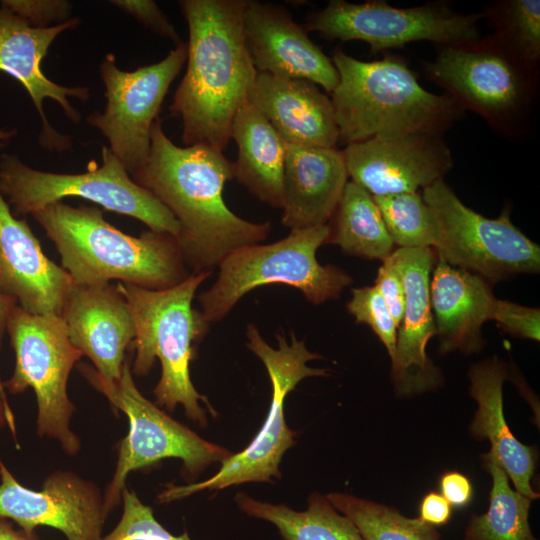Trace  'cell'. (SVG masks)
<instances>
[{
	"label": "cell",
	"instance_id": "33",
	"mask_svg": "<svg viewBox=\"0 0 540 540\" xmlns=\"http://www.w3.org/2000/svg\"><path fill=\"white\" fill-rule=\"evenodd\" d=\"M123 511L118 523L102 540H191L187 531L170 533L154 517L153 509L145 505L135 491L125 487L121 494Z\"/></svg>",
	"mask_w": 540,
	"mask_h": 540
},
{
	"label": "cell",
	"instance_id": "12",
	"mask_svg": "<svg viewBox=\"0 0 540 540\" xmlns=\"http://www.w3.org/2000/svg\"><path fill=\"white\" fill-rule=\"evenodd\" d=\"M421 195L438 221L437 256L451 266L489 284L539 272L540 247L511 222L508 209L498 218H486L467 207L443 179L423 188Z\"/></svg>",
	"mask_w": 540,
	"mask_h": 540
},
{
	"label": "cell",
	"instance_id": "28",
	"mask_svg": "<svg viewBox=\"0 0 540 540\" xmlns=\"http://www.w3.org/2000/svg\"><path fill=\"white\" fill-rule=\"evenodd\" d=\"M326 244H335L348 255L385 261L394 251L381 212L372 195L353 181L345 185L327 223Z\"/></svg>",
	"mask_w": 540,
	"mask_h": 540
},
{
	"label": "cell",
	"instance_id": "27",
	"mask_svg": "<svg viewBox=\"0 0 540 540\" xmlns=\"http://www.w3.org/2000/svg\"><path fill=\"white\" fill-rule=\"evenodd\" d=\"M235 502L246 515L272 523L283 540H364L352 521L317 492L309 496L303 511L260 501L244 492L236 494Z\"/></svg>",
	"mask_w": 540,
	"mask_h": 540
},
{
	"label": "cell",
	"instance_id": "15",
	"mask_svg": "<svg viewBox=\"0 0 540 540\" xmlns=\"http://www.w3.org/2000/svg\"><path fill=\"white\" fill-rule=\"evenodd\" d=\"M0 517L30 535L45 526L66 540H102L108 516L104 496L91 480L73 471L49 474L40 491L20 484L0 458Z\"/></svg>",
	"mask_w": 540,
	"mask_h": 540
},
{
	"label": "cell",
	"instance_id": "38",
	"mask_svg": "<svg viewBox=\"0 0 540 540\" xmlns=\"http://www.w3.org/2000/svg\"><path fill=\"white\" fill-rule=\"evenodd\" d=\"M374 286L381 294L398 328L404 313L405 290L401 276L389 258L380 266Z\"/></svg>",
	"mask_w": 540,
	"mask_h": 540
},
{
	"label": "cell",
	"instance_id": "43",
	"mask_svg": "<svg viewBox=\"0 0 540 540\" xmlns=\"http://www.w3.org/2000/svg\"><path fill=\"white\" fill-rule=\"evenodd\" d=\"M8 426L11 432L15 436V420L13 412L8 404V402H4L0 399V427Z\"/></svg>",
	"mask_w": 540,
	"mask_h": 540
},
{
	"label": "cell",
	"instance_id": "13",
	"mask_svg": "<svg viewBox=\"0 0 540 540\" xmlns=\"http://www.w3.org/2000/svg\"><path fill=\"white\" fill-rule=\"evenodd\" d=\"M484 17V13L455 12L442 2L396 8L383 0H331L325 8L310 14L304 27L307 32H317L331 40L366 42L375 54L414 41H431L441 46L477 41L478 22Z\"/></svg>",
	"mask_w": 540,
	"mask_h": 540
},
{
	"label": "cell",
	"instance_id": "29",
	"mask_svg": "<svg viewBox=\"0 0 540 540\" xmlns=\"http://www.w3.org/2000/svg\"><path fill=\"white\" fill-rule=\"evenodd\" d=\"M482 463L492 478L489 506L485 513L470 517L463 540H539L529 523L532 500L511 488L492 454H483Z\"/></svg>",
	"mask_w": 540,
	"mask_h": 540
},
{
	"label": "cell",
	"instance_id": "44",
	"mask_svg": "<svg viewBox=\"0 0 540 540\" xmlns=\"http://www.w3.org/2000/svg\"><path fill=\"white\" fill-rule=\"evenodd\" d=\"M16 134V130L0 129V149L3 148Z\"/></svg>",
	"mask_w": 540,
	"mask_h": 540
},
{
	"label": "cell",
	"instance_id": "45",
	"mask_svg": "<svg viewBox=\"0 0 540 540\" xmlns=\"http://www.w3.org/2000/svg\"><path fill=\"white\" fill-rule=\"evenodd\" d=\"M4 387H3V384L0 382V399L3 400L4 402H7V399H6V395H5V391H4Z\"/></svg>",
	"mask_w": 540,
	"mask_h": 540
},
{
	"label": "cell",
	"instance_id": "35",
	"mask_svg": "<svg viewBox=\"0 0 540 540\" xmlns=\"http://www.w3.org/2000/svg\"><path fill=\"white\" fill-rule=\"evenodd\" d=\"M491 320L512 336L540 340V310L496 298Z\"/></svg>",
	"mask_w": 540,
	"mask_h": 540
},
{
	"label": "cell",
	"instance_id": "36",
	"mask_svg": "<svg viewBox=\"0 0 540 540\" xmlns=\"http://www.w3.org/2000/svg\"><path fill=\"white\" fill-rule=\"evenodd\" d=\"M0 3L31 26L40 28L54 21L69 20L72 9L71 3L64 0H2Z\"/></svg>",
	"mask_w": 540,
	"mask_h": 540
},
{
	"label": "cell",
	"instance_id": "31",
	"mask_svg": "<svg viewBox=\"0 0 540 540\" xmlns=\"http://www.w3.org/2000/svg\"><path fill=\"white\" fill-rule=\"evenodd\" d=\"M495 39L517 60L536 71L540 61V1L506 0L484 12Z\"/></svg>",
	"mask_w": 540,
	"mask_h": 540
},
{
	"label": "cell",
	"instance_id": "10",
	"mask_svg": "<svg viewBox=\"0 0 540 540\" xmlns=\"http://www.w3.org/2000/svg\"><path fill=\"white\" fill-rule=\"evenodd\" d=\"M426 76L465 110L504 133L520 131L536 94V71L510 54L496 39L444 45Z\"/></svg>",
	"mask_w": 540,
	"mask_h": 540
},
{
	"label": "cell",
	"instance_id": "6",
	"mask_svg": "<svg viewBox=\"0 0 540 540\" xmlns=\"http://www.w3.org/2000/svg\"><path fill=\"white\" fill-rule=\"evenodd\" d=\"M328 235V224L294 229L274 243L229 253L218 264L214 284L198 296L204 318L209 323L222 320L245 294L271 284L297 288L315 305L338 299L353 279L337 266L318 262L316 252Z\"/></svg>",
	"mask_w": 540,
	"mask_h": 540
},
{
	"label": "cell",
	"instance_id": "23",
	"mask_svg": "<svg viewBox=\"0 0 540 540\" xmlns=\"http://www.w3.org/2000/svg\"><path fill=\"white\" fill-rule=\"evenodd\" d=\"M282 224L291 230L325 225L348 182L342 150L285 144Z\"/></svg>",
	"mask_w": 540,
	"mask_h": 540
},
{
	"label": "cell",
	"instance_id": "22",
	"mask_svg": "<svg viewBox=\"0 0 540 540\" xmlns=\"http://www.w3.org/2000/svg\"><path fill=\"white\" fill-rule=\"evenodd\" d=\"M248 101L285 144L335 148L339 141L331 99L308 80L258 73Z\"/></svg>",
	"mask_w": 540,
	"mask_h": 540
},
{
	"label": "cell",
	"instance_id": "40",
	"mask_svg": "<svg viewBox=\"0 0 540 540\" xmlns=\"http://www.w3.org/2000/svg\"><path fill=\"white\" fill-rule=\"evenodd\" d=\"M452 516V506L438 492L425 494L419 506V519L433 527L446 525Z\"/></svg>",
	"mask_w": 540,
	"mask_h": 540
},
{
	"label": "cell",
	"instance_id": "11",
	"mask_svg": "<svg viewBox=\"0 0 540 540\" xmlns=\"http://www.w3.org/2000/svg\"><path fill=\"white\" fill-rule=\"evenodd\" d=\"M6 333L15 353L12 376L3 384L12 394L33 389L37 402L36 431L56 440L69 456L81 449L80 438L70 427L76 411L67 393L70 372L83 356L69 339L58 315H35L15 305Z\"/></svg>",
	"mask_w": 540,
	"mask_h": 540
},
{
	"label": "cell",
	"instance_id": "5",
	"mask_svg": "<svg viewBox=\"0 0 540 540\" xmlns=\"http://www.w3.org/2000/svg\"><path fill=\"white\" fill-rule=\"evenodd\" d=\"M210 275L211 271L190 274L181 283L161 290L116 284L129 305L135 326L132 374L146 376L158 358L161 377L153 391L156 405L174 411L180 404L187 418L202 427L207 424V416L199 401L207 404L212 414L215 411L195 389L190 363L210 323L192 307V302L196 290Z\"/></svg>",
	"mask_w": 540,
	"mask_h": 540
},
{
	"label": "cell",
	"instance_id": "17",
	"mask_svg": "<svg viewBox=\"0 0 540 540\" xmlns=\"http://www.w3.org/2000/svg\"><path fill=\"white\" fill-rule=\"evenodd\" d=\"M389 259L401 276L405 307L391 358V380L398 397H412L438 389L441 370L426 353L436 335L430 304V278L436 261L431 248H398Z\"/></svg>",
	"mask_w": 540,
	"mask_h": 540
},
{
	"label": "cell",
	"instance_id": "24",
	"mask_svg": "<svg viewBox=\"0 0 540 540\" xmlns=\"http://www.w3.org/2000/svg\"><path fill=\"white\" fill-rule=\"evenodd\" d=\"M436 261L430 278V304L439 352H479L484 346L481 328L491 320L496 300L491 284L438 256Z\"/></svg>",
	"mask_w": 540,
	"mask_h": 540
},
{
	"label": "cell",
	"instance_id": "16",
	"mask_svg": "<svg viewBox=\"0 0 540 540\" xmlns=\"http://www.w3.org/2000/svg\"><path fill=\"white\" fill-rule=\"evenodd\" d=\"M342 151L351 181L372 196L417 192L453 166L443 134L435 132L373 137Z\"/></svg>",
	"mask_w": 540,
	"mask_h": 540
},
{
	"label": "cell",
	"instance_id": "4",
	"mask_svg": "<svg viewBox=\"0 0 540 540\" xmlns=\"http://www.w3.org/2000/svg\"><path fill=\"white\" fill-rule=\"evenodd\" d=\"M332 62L339 81L331 93L339 141L444 133L463 115L447 93L424 89L406 61L396 56L362 61L336 48Z\"/></svg>",
	"mask_w": 540,
	"mask_h": 540
},
{
	"label": "cell",
	"instance_id": "26",
	"mask_svg": "<svg viewBox=\"0 0 540 540\" xmlns=\"http://www.w3.org/2000/svg\"><path fill=\"white\" fill-rule=\"evenodd\" d=\"M231 139L237 145L234 178L260 201L282 208L285 143L251 102L235 114Z\"/></svg>",
	"mask_w": 540,
	"mask_h": 540
},
{
	"label": "cell",
	"instance_id": "32",
	"mask_svg": "<svg viewBox=\"0 0 540 540\" xmlns=\"http://www.w3.org/2000/svg\"><path fill=\"white\" fill-rule=\"evenodd\" d=\"M372 197L399 248H436L438 221L418 191Z\"/></svg>",
	"mask_w": 540,
	"mask_h": 540
},
{
	"label": "cell",
	"instance_id": "39",
	"mask_svg": "<svg viewBox=\"0 0 540 540\" xmlns=\"http://www.w3.org/2000/svg\"><path fill=\"white\" fill-rule=\"evenodd\" d=\"M441 495L455 508L467 507L473 499V485L470 479L458 472L447 471L439 480Z\"/></svg>",
	"mask_w": 540,
	"mask_h": 540
},
{
	"label": "cell",
	"instance_id": "34",
	"mask_svg": "<svg viewBox=\"0 0 540 540\" xmlns=\"http://www.w3.org/2000/svg\"><path fill=\"white\" fill-rule=\"evenodd\" d=\"M352 297L346 304L355 322L368 325L385 346L390 358L393 357L397 326L378 289L373 286L353 288Z\"/></svg>",
	"mask_w": 540,
	"mask_h": 540
},
{
	"label": "cell",
	"instance_id": "1",
	"mask_svg": "<svg viewBox=\"0 0 540 540\" xmlns=\"http://www.w3.org/2000/svg\"><path fill=\"white\" fill-rule=\"evenodd\" d=\"M150 138L149 155L132 179L177 219L176 240L192 274L211 271L232 251L267 238L270 222L247 221L227 207L223 190L234 168L222 151L202 144L177 146L159 118Z\"/></svg>",
	"mask_w": 540,
	"mask_h": 540
},
{
	"label": "cell",
	"instance_id": "9",
	"mask_svg": "<svg viewBox=\"0 0 540 540\" xmlns=\"http://www.w3.org/2000/svg\"><path fill=\"white\" fill-rule=\"evenodd\" d=\"M79 371L116 409L126 414L129 422L128 433L119 446L114 474L103 493L107 516L120 504L126 478L133 471L162 459L177 458L183 463V472L193 478L212 463L223 462L232 454L203 439L145 398L135 385L128 360L117 381L105 380L87 364H81Z\"/></svg>",
	"mask_w": 540,
	"mask_h": 540
},
{
	"label": "cell",
	"instance_id": "25",
	"mask_svg": "<svg viewBox=\"0 0 540 540\" xmlns=\"http://www.w3.org/2000/svg\"><path fill=\"white\" fill-rule=\"evenodd\" d=\"M468 377L469 393L477 410L469 426L476 440H488L489 453L512 480L514 489L531 500L539 498L533 490L537 451L521 443L508 427L503 412V384L508 378L507 367L496 356L471 365Z\"/></svg>",
	"mask_w": 540,
	"mask_h": 540
},
{
	"label": "cell",
	"instance_id": "7",
	"mask_svg": "<svg viewBox=\"0 0 540 540\" xmlns=\"http://www.w3.org/2000/svg\"><path fill=\"white\" fill-rule=\"evenodd\" d=\"M102 162L92 160L86 172L50 173L33 169L16 155L0 157V193L14 216L34 212L66 197H80L104 209L133 217L151 231L177 238L179 223L147 189L138 185L109 147L103 146Z\"/></svg>",
	"mask_w": 540,
	"mask_h": 540
},
{
	"label": "cell",
	"instance_id": "19",
	"mask_svg": "<svg viewBox=\"0 0 540 540\" xmlns=\"http://www.w3.org/2000/svg\"><path fill=\"white\" fill-rule=\"evenodd\" d=\"M79 24L78 18H71L53 26L34 27L0 5V71L15 78L29 94L42 121L39 142L46 149H68L71 141L49 124L43 108L44 100H55L66 116L77 123L81 118L80 113L71 105L68 97L81 101L89 98L88 88L59 85L48 79L41 68V62L56 37Z\"/></svg>",
	"mask_w": 540,
	"mask_h": 540
},
{
	"label": "cell",
	"instance_id": "2",
	"mask_svg": "<svg viewBox=\"0 0 540 540\" xmlns=\"http://www.w3.org/2000/svg\"><path fill=\"white\" fill-rule=\"evenodd\" d=\"M246 0H182L189 32L187 69L169 110L182 120L186 146L222 151L235 114L248 101L258 72L245 46Z\"/></svg>",
	"mask_w": 540,
	"mask_h": 540
},
{
	"label": "cell",
	"instance_id": "21",
	"mask_svg": "<svg viewBox=\"0 0 540 540\" xmlns=\"http://www.w3.org/2000/svg\"><path fill=\"white\" fill-rule=\"evenodd\" d=\"M71 276L42 251L24 219L13 215L0 193V294L28 313L61 316Z\"/></svg>",
	"mask_w": 540,
	"mask_h": 540
},
{
	"label": "cell",
	"instance_id": "8",
	"mask_svg": "<svg viewBox=\"0 0 540 540\" xmlns=\"http://www.w3.org/2000/svg\"><path fill=\"white\" fill-rule=\"evenodd\" d=\"M246 336L247 347L263 362L272 384V399L262 427L245 449L221 462L212 477L188 485L169 486L157 496L158 502L169 503L203 490L270 482L281 477L282 457L296 442V433L287 426L284 417L285 399L303 379L329 376V370L307 366L308 361L322 357L310 352L293 333L290 343L283 335H276L277 348L270 346L253 324L247 326Z\"/></svg>",
	"mask_w": 540,
	"mask_h": 540
},
{
	"label": "cell",
	"instance_id": "3",
	"mask_svg": "<svg viewBox=\"0 0 540 540\" xmlns=\"http://www.w3.org/2000/svg\"><path fill=\"white\" fill-rule=\"evenodd\" d=\"M32 216L55 244L62 268L76 284L118 280L161 290L191 274L175 237L151 230L130 236L108 223L97 207L75 208L59 201Z\"/></svg>",
	"mask_w": 540,
	"mask_h": 540
},
{
	"label": "cell",
	"instance_id": "30",
	"mask_svg": "<svg viewBox=\"0 0 540 540\" xmlns=\"http://www.w3.org/2000/svg\"><path fill=\"white\" fill-rule=\"evenodd\" d=\"M332 506L349 518L364 540H442L439 531L396 508L347 493L325 495Z\"/></svg>",
	"mask_w": 540,
	"mask_h": 540
},
{
	"label": "cell",
	"instance_id": "18",
	"mask_svg": "<svg viewBox=\"0 0 540 540\" xmlns=\"http://www.w3.org/2000/svg\"><path fill=\"white\" fill-rule=\"evenodd\" d=\"M242 26L246 49L258 73L308 80L330 94L336 88L339 76L332 60L285 7L246 0Z\"/></svg>",
	"mask_w": 540,
	"mask_h": 540
},
{
	"label": "cell",
	"instance_id": "14",
	"mask_svg": "<svg viewBox=\"0 0 540 540\" xmlns=\"http://www.w3.org/2000/svg\"><path fill=\"white\" fill-rule=\"evenodd\" d=\"M187 59V44L180 42L161 61L128 72L118 68L114 54L100 64L106 106L87 122L107 138L112 153L128 173L141 167L150 151L151 128L164 97Z\"/></svg>",
	"mask_w": 540,
	"mask_h": 540
},
{
	"label": "cell",
	"instance_id": "41",
	"mask_svg": "<svg viewBox=\"0 0 540 540\" xmlns=\"http://www.w3.org/2000/svg\"><path fill=\"white\" fill-rule=\"evenodd\" d=\"M0 540H39L37 534L30 535L22 529H16L12 521L0 517Z\"/></svg>",
	"mask_w": 540,
	"mask_h": 540
},
{
	"label": "cell",
	"instance_id": "20",
	"mask_svg": "<svg viewBox=\"0 0 540 540\" xmlns=\"http://www.w3.org/2000/svg\"><path fill=\"white\" fill-rule=\"evenodd\" d=\"M61 318L72 344L108 381L121 378L135 326L129 305L116 285L73 283Z\"/></svg>",
	"mask_w": 540,
	"mask_h": 540
},
{
	"label": "cell",
	"instance_id": "37",
	"mask_svg": "<svg viewBox=\"0 0 540 540\" xmlns=\"http://www.w3.org/2000/svg\"><path fill=\"white\" fill-rule=\"evenodd\" d=\"M116 7L132 15L145 27L158 36L179 44L180 38L165 13L152 0H116L111 1Z\"/></svg>",
	"mask_w": 540,
	"mask_h": 540
},
{
	"label": "cell",
	"instance_id": "42",
	"mask_svg": "<svg viewBox=\"0 0 540 540\" xmlns=\"http://www.w3.org/2000/svg\"><path fill=\"white\" fill-rule=\"evenodd\" d=\"M15 305L17 304L14 299L0 294V349L4 334L6 333V323L9 313Z\"/></svg>",
	"mask_w": 540,
	"mask_h": 540
}]
</instances>
